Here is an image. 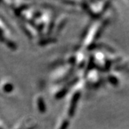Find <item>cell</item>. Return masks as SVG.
<instances>
[{
  "label": "cell",
  "instance_id": "6da1fadb",
  "mask_svg": "<svg viewBox=\"0 0 129 129\" xmlns=\"http://www.w3.org/2000/svg\"><path fill=\"white\" fill-rule=\"evenodd\" d=\"M13 90V85L12 84H7L4 86V90L5 92H9Z\"/></svg>",
  "mask_w": 129,
  "mask_h": 129
},
{
  "label": "cell",
  "instance_id": "7a4b0ae2",
  "mask_svg": "<svg viewBox=\"0 0 129 129\" xmlns=\"http://www.w3.org/2000/svg\"><path fill=\"white\" fill-rule=\"evenodd\" d=\"M7 45H8L9 48H11V49H15L16 48V45H14L13 42H12L7 41Z\"/></svg>",
  "mask_w": 129,
  "mask_h": 129
},
{
  "label": "cell",
  "instance_id": "3957f363",
  "mask_svg": "<svg viewBox=\"0 0 129 129\" xmlns=\"http://www.w3.org/2000/svg\"><path fill=\"white\" fill-rule=\"evenodd\" d=\"M2 30H1V29H0V35H1V34H2Z\"/></svg>",
  "mask_w": 129,
  "mask_h": 129
},
{
  "label": "cell",
  "instance_id": "277c9868",
  "mask_svg": "<svg viewBox=\"0 0 129 129\" xmlns=\"http://www.w3.org/2000/svg\"><path fill=\"white\" fill-rule=\"evenodd\" d=\"M0 129H2V128H0Z\"/></svg>",
  "mask_w": 129,
  "mask_h": 129
}]
</instances>
